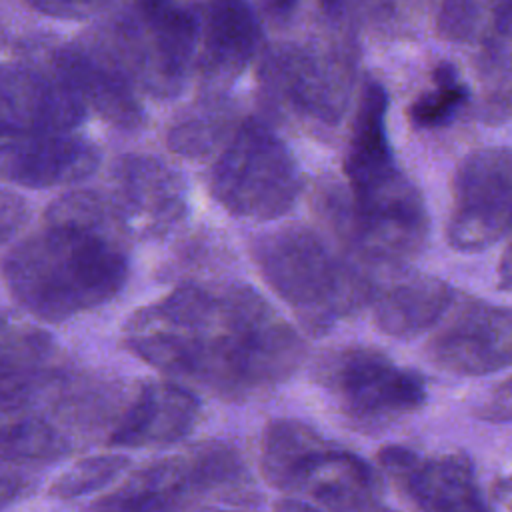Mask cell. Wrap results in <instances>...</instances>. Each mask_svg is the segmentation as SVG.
I'll use <instances>...</instances> for the list:
<instances>
[{
	"instance_id": "cell-25",
	"label": "cell",
	"mask_w": 512,
	"mask_h": 512,
	"mask_svg": "<svg viewBox=\"0 0 512 512\" xmlns=\"http://www.w3.org/2000/svg\"><path fill=\"white\" fill-rule=\"evenodd\" d=\"M130 466V460L124 454H100L86 456L74 462L66 472H62L52 484L48 494L58 500H72L86 496L90 492L102 490L112 484L124 470Z\"/></svg>"
},
{
	"instance_id": "cell-8",
	"label": "cell",
	"mask_w": 512,
	"mask_h": 512,
	"mask_svg": "<svg viewBox=\"0 0 512 512\" xmlns=\"http://www.w3.org/2000/svg\"><path fill=\"white\" fill-rule=\"evenodd\" d=\"M428 338L426 354L440 370L458 376H486L510 366V310L486 300L456 296Z\"/></svg>"
},
{
	"instance_id": "cell-7",
	"label": "cell",
	"mask_w": 512,
	"mask_h": 512,
	"mask_svg": "<svg viewBox=\"0 0 512 512\" xmlns=\"http://www.w3.org/2000/svg\"><path fill=\"white\" fill-rule=\"evenodd\" d=\"M512 160L510 150L482 148L468 154L452 180V208L446 240L458 252H482L510 232Z\"/></svg>"
},
{
	"instance_id": "cell-9",
	"label": "cell",
	"mask_w": 512,
	"mask_h": 512,
	"mask_svg": "<svg viewBox=\"0 0 512 512\" xmlns=\"http://www.w3.org/2000/svg\"><path fill=\"white\" fill-rule=\"evenodd\" d=\"M378 460L414 512H478L484 496L464 454L424 456L406 446H384Z\"/></svg>"
},
{
	"instance_id": "cell-19",
	"label": "cell",
	"mask_w": 512,
	"mask_h": 512,
	"mask_svg": "<svg viewBox=\"0 0 512 512\" xmlns=\"http://www.w3.org/2000/svg\"><path fill=\"white\" fill-rule=\"evenodd\" d=\"M326 512H394L380 498V480L370 464L338 448L304 488Z\"/></svg>"
},
{
	"instance_id": "cell-3",
	"label": "cell",
	"mask_w": 512,
	"mask_h": 512,
	"mask_svg": "<svg viewBox=\"0 0 512 512\" xmlns=\"http://www.w3.org/2000/svg\"><path fill=\"white\" fill-rule=\"evenodd\" d=\"M250 256L272 292L312 336L330 332L370 300L372 280L308 226L290 224L256 236Z\"/></svg>"
},
{
	"instance_id": "cell-14",
	"label": "cell",
	"mask_w": 512,
	"mask_h": 512,
	"mask_svg": "<svg viewBox=\"0 0 512 512\" xmlns=\"http://www.w3.org/2000/svg\"><path fill=\"white\" fill-rule=\"evenodd\" d=\"M200 402L188 388L154 380L140 386L116 420L108 444L114 448H162L184 440L196 426Z\"/></svg>"
},
{
	"instance_id": "cell-10",
	"label": "cell",
	"mask_w": 512,
	"mask_h": 512,
	"mask_svg": "<svg viewBox=\"0 0 512 512\" xmlns=\"http://www.w3.org/2000/svg\"><path fill=\"white\" fill-rule=\"evenodd\" d=\"M114 202L128 234L158 238L188 212L182 176L154 156H124L114 168Z\"/></svg>"
},
{
	"instance_id": "cell-32",
	"label": "cell",
	"mask_w": 512,
	"mask_h": 512,
	"mask_svg": "<svg viewBox=\"0 0 512 512\" xmlns=\"http://www.w3.org/2000/svg\"><path fill=\"white\" fill-rule=\"evenodd\" d=\"M278 512H320V510L298 500H284L278 504Z\"/></svg>"
},
{
	"instance_id": "cell-12",
	"label": "cell",
	"mask_w": 512,
	"mask_h": 512,
	"mask_svg": "<svg viewBox=\"0 0 512 512\" xmlns=\"http://www.w3.org/2000/svg\"><path fill=\"white\" fill-rule=\"evenodd\" d=\"M86 106L52 72L22 64H0V136L14 132H72Z\"/></svg>"
},
{
	"instance_id": "cell-20",
	"label": "cell",
	"mask_w": 512,
	"mask_h": 512,
	"mask_svg": "<svg viewBox=\"0 0 512 512\" xmlns=\"http://www.w3.org/2000/svg\"><path fill=\"white\" fill-rule=\"evenodd\" d=\"M386 110V90L378 82H366L360 90L352 120V134L344 156V174L348 180L394 164V156L386 138Z\"/></svg>"
},
{
	"instance_id": "cell-5",
	"label": "cell",
	"mask_w": 512,
	"mask_h": 512,
	"mask_svg": "<svg viewBox=\"0 0 512 512\" xmlns=\"http://www.w3.org/2000/svg\"><path fill=\"white\" fill-rule=\"evenodd\" d=\"M198 30L196 18L172 0H134V16L100 42L150 94L172 96L188 80Z\"/></svg>"
},
{
	"instance_id": "cell-11",
	"label": "cell",
	"mask_w": 512,
	"mask_h": 512,
	"mask_svg": "<svg viewBox=\"0 0 512 512\" xmlns=\"http://www.w3.org/2000/svg\"><path fill=\"white\" fill-rule=\"evenodd\" d=\"M94 142L74 132L0 136V180L24 188H56L86 180L100 166Z\"/></svg>"
},
{
	"instance_id": "cell-4",
	"label": "cell",
	"mask_w": 512,
	"mask_h": 512,
	"mask_svg": "<svg viewBox=\"0 0 512 512\" xmlns=\"http://www.w3.org/2000/svg\"><path fill=\"white\" fill-rule=\"evenodd\" d=\"M208 188L228 214L266 222L294 208L302 192V174L276 132L248 118L220 148Z\"/></svg>"
},
{
	"instance_id": "cell-6",
	"label": "cell",
	"mask_w": 512,
	"mask_h": 512,
	"mask_svg": "<svg viewBox=\"0 0 512 512\" xmlns=\"http://www.w3.org/2000/svg\"><path fill=\"white\" fill-rule=\"evenodd\" d=\"M320 376L338 408L360 424L396 420L422 408L428 398L422 374L366 346L330 354Z\"/></svg>"
},
{
	"instance_id": "cell-30",
	"label": "cell",
	"mask_w": 512,
	"mask_h": 512,
	"mask_svg": "<svg viewBox=\"0 0 512 512\" xmlns=\"http://www.w3.org/2000/svg\"><path fill=\"white\" fill-rule=\"evenodd\" d=\"M28 486H30V482H28L26 474L0 462V508L18 500Z\"/></svg>"
},
{
	"instance_id": "cell-15",
	"label": "cell",
	"mask_w": 512,
	"mask_h": 512,
	"mask_svg": "<svg viewBox=\"0 0 512 512\" xmlns=\"http://www.w3.org/2000/svg\"><path fill=\"white\" fill-rule=\"evenodd\" d=\"M258 40V20L246 0H212L194 58L202 86L212 92L228 88L252 62Z\"/></svg>"
},
{
	"instance_id": "cell-35",
	"label": "cell",
	"mask_w": 512,
	"mask_h": 512,
	"mask_svg": "<svg viewBox=\"0 0 512 512\" xmlns=\"http://www.w3.org/2000/svg\"><path fill=\"white\" fill-rule=\"evenodd\" d=\"M206 512H238V510H206ZM240 512H244V510H240Z\"/></svg>"
},
{
	"instance_id": "cell-29",
	"label": "cell",
	"mask_w": 512,
	"mask_h": 512,
	"mask_svg": "<svg viewBox=\"0 0 512 512\" xmlns=\"http://www.w3.org/2000/svg\"><path fill=\"white\" fill-rule=\"evenodd\" d=\"M478 418L488 422H508L510 420V380L504 378L496 392L480 404Z\"/></svg>"
},
{
	"instance_id": "cell-13",
	"label": "cell",
	"mask_w": 512,
	"mask_h": 512,
	"mask_svg": "<svg viewBox=\"0 0 512 512\" xmlns=\"http://www.w3.org/2000/svg\"><path fill=\"white\" fill-rule=\"evenodd\" d=\"M52 68L78 94L86 110L92 108L108 124L134 130L144 122L134 80L100 42L58 48Z\"/></svg>"
},
{
	"instance_id": "cell-2",
	"label": "cell",
	"mask_w": 512,
	"mask_h": 512,
	"mask_svg": "<svg viewBox=\"0 0 512 512\" xmlns=\"http://www.w3.org/2000/svg\"><path fill=\"white\" fill-rule=\"evenodd\" d=\"M128 236L110 196L94 190L64 194L48 206L44 226L4 256L6 286L44 322L94 310L128 280Z\"/></svg>"
},
{
	"instance_id": "cell-1",
	"label": "cell",
	"mask_w": 512,
	"mask_h": 512,
	"mask_svg": "<svg viewBox=\"0 0 512 512\" xmlns=\"http://www.w3.org/2000/svg\"><path fill=\"white\" fill-rule=\"evenodd\" d=\"M124 348L172 378L224 400L286 382L304 360L302 336L248 284H182L138 308Z\"/></svg>"
},
{
	"instance_id": "cell-33",
	"label": "cell",
	"mask_w": 512,
	"mask_h": 512,
	"mask_svg": "<svg viewBox=\"0 0 512 512\" xmlns=\"http://www.w3.org/2000/svg\"><path fill=\"white\" fill-rule=\"evenodd\" d=\"M318 2H320V8H322L326 14H338L346 0H318Z\"/></svg>"
},
{
	"instance_id": "cell-23",
	"label": "cell",
	"mask_w": 512,
	"mask_h": 512,
	"mask_svg": "<svg viewBox=\"0 0 512 512\" xmlns=\"http://www.w3.org/2000/svg\"><path fill=\"white\" fill-rule=\"evenodd\" d=\"M48 354V340L36 332H24L0 316V390L34 380Z\"/></svg>"
},
{
	"instance_id": "cell-27",
	"label": "cell",
	"mask_w": 512,
	"mask_h": 512,
	"mask_svg": "<svg viewBox=\"0 0 512 512\" xmlns=\"http://www.w3.org/2000/svg\"><path fill=\"white\" fill-rule=\"evenodd\" d=\"M28 218V202L20 194L0 188V244L10 242L26 226Z\"/></svg>"
},
{
	"instance_id": "cell-31",
	"label": "cell",
	"mask_w": 512,
	"mask_h": 512,
	"mask_svg": "<svg viewBox=\"0 0 512 512\" xmlns=\"http://www.w3.org/2000/svg\"><path fill=\"white\" fill-rule=\"evenodd\" d=\"M298 0H264L266 10L276 16V18H286L292 14V10L296 8Z\"/></svg>"
},
{
	"instance_id": "cell-28",
	"label": "cell",
	"mask_w": 512,
	"mask_h": 512,
	"mask_svg": "<svg viewBox=\"0 0 512 512\" xmlns=\"http://www.w3.org/2000/svg\"><path fill=\"white\" fill-rule=\"evenodd\" d=\"M34 10L54 18H86L104 10L112 0H24Z\"/></svg>"
},
{
	"instance_id": "cell-34",
	"label": "cell",
	"mask_w": 512,
	"mask_h": 512,
	"mask_svg": "<svg viewBox=\"0 0 512 512\" xmlns=\"http://www.w3.org/2000/svg\"><path fill=\"white\" fill-rule=\"evenodd\" d=\"M508 268H510V262H508V250H506V252H504V256H502V264H500V272H502V288H504V290H508V282H510Z\"/></svg>"
},
{
	"instance_id": "cell-36",
	"label": "cell",
	"mask_w": 512,
	"mask_h": 512,
	"mask_svg": "<svg viewBox=\"0 0 512 512\" xmlns=\"http://www.w3.org/2000/svg\"><path fill=\"white\" fill-rule=\"evenodd\" d=\"M480 512H492V510H490V508H488V504H484V506H482V508H480Z\"/></svg>"
},
{
	"instance_id": "cell-17",
	"label": "cell",
	"mask_w": 512,
	"mask_h": 512,
	"mask_svg": "<svg viewBox=\"0 0 512 512\" xmlns=\"http://www.w3.org/2000/svg\"><path fill=\"white\" fill-rule=\"evenodd\" d=\"M336 450L338 446L312 426L294 418H274L262 432L260 472L276 490L300 492Z\"/></svg>"
},
{
	"instance_id": "cell-21",
	"label": "cell",
	"mask_w": 512,
	"mask_h": 512,
	"mask_svg": "<svg viewBox=\"0 0 512 512\" xmlns=\"http://www.w3.org/2000/svg\"><path fill=\"white\" fill-rule=\"evenodd\" d=\"M198 500L244 502L252 496V480L240 454L224 442H202L182 452Z\"/></svg>"
},
{
	"instance_id": "cell-16",
	"label": "cell",
	"mask_w": 512,
	"mask_h": 512,
	"mask_svg": "<svg viewBox=\"0 0 512 512\" xmlns=\"http://www.w3.org/2000/svg\"><path fill=\"white\" fill-rule=\"evenodd\" d=\"M454 298L448 282L418 270H400L384 282L372 280L368 304L384 334L408 340L432 330Z\"/></svg>"
},
{
	"instance_id": "cell-24",
	"label": "cell",
	"mask_w": 512,
	"mask_h": 512,
	"mask_svg": "<svg viewBox=\"0 0 512 512\" xmlns=\"http://www.w3.org/2000/svg\"><path fill=\"white\" fill-rule=\"evenodd\" d=\"M468 86L452 64L434 68V88L420 94L408 108V118L418 128L446 126L468 102Z\"/></svg>"
},
{
	"instance_id": "cell-22",
	"label": "cell",
	"mask_w": 512,
	"mask_h": 512,
	"mask_svg": "<svg viewBox=\"0 0 512 512\" xmlns=\"http://www.w3.org/2000/svg\"><path fill=\"white\" fill-rule=\"evenodd\" d=\"M236 128L232 112L224 104L206 102L194 106L170 128L168 148L186 158H204L222 148Z\"/></svg>"
},
{
	"instance_id": "cell-18",
	"label": "cell",
	"mask_w": 512,
	"mask_h": 512,
	"mask_svg": "<svg viewBox=\"0 0 512 512\" xmlns=\"http://www.w3.org/2000/svg\"><path fill=\"white\" fill-rule=\"evenodd\" d=\"M194 500L186 464L178 454L134 472L84 512H180Z\"/></svg>"
},
{
	"instance_id": "cell-26",
	"label": "cell",
	"mask_w": 512,
	"mask_h": 512,
	"mask_svg": "<svg viewBox=\"0 0 512 512\" xmlns=\"http://www.w3.org/2000/svg\"><path fill=\"white\" fill-rule=\"evenodd\" d=\"M482 12L478 0H442L438 10V32L450 42H468L480 28Z\"/></svg>"
}]
</instances>
